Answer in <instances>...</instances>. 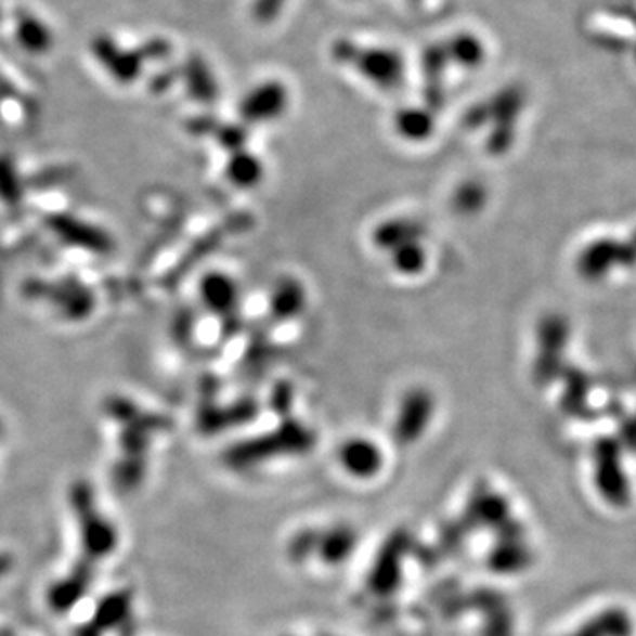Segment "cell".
Instances as JSON below:
<instances>
[{
    "mask_svg": "<svg viewBox=\"0 0 636 636\" xmlns=\"http://www.w3.org/2000/svg\"><path fill=\"white\" fill-rule=\"evenodd\" d=\"M290 94L280 80H265L246 92L239 103V117L246 125L271 122L287 112Z\"/></svg>",
    "mask_w": 636,
    "mask_h": 636,
    "instance_id": "obj_4",
    "label": "cell"
},
{
    "mask_svg": "<svg viewBox=\"0 0 636 636\" xmlns=\"http://www.w3.org/2000/svg\"><path fill=\"white\" fill-rule=\"evenodd\" d=\"M330 57L336 64L354 69L366 82L382 91H394L405 78V59L394 49L340 38L330 47Z\"/></svg>",
    "mask_w": 636,
    "mask_h": 636,
    "instance_id": "obj_1",
    "label": "cell"
},
{
    "mask_svg": "<svg viewBox=\"0 0 636 636\" xmlns=\"http://www.w3.org/2000/svg\"><path fill=\"white\" fill-rule=\"evenodd\" d=\"M412 548V540L407 532H392L391 536L386 540L382 548L378 551L375 559L374 570L369 573V588L377 596H389L394 593V588L400 585L402 580L403 559Z\"/></svg>",
    "mask_w": 636,
    "mask_h": 636,
    "instance_id": "obj_3",
    "label": "cell"
},
{
    "mask_svg": "<svg viewBox=\"0 0 636 636\" xmlns=\"http://www.w3.org/2000/svg\"><path fill=\"white\" fill-rule=\"evenodd\" d=\"M465 529L464 522L451 523L442 529L441 541L444 548H455L462 541H464Z\"/></svg>",
    "mask_w": 636,
    "mask_h": 636,
    "instance_id": "obj_24",
    "label": "cell"
},
{
    "mask_svg": "<svg viewBox=\"0 0 636 636\" xmlns=\"http://www.w3.org/2000/svg\"><path fill=\"white\" fill-rule=\"evenodd\" d=\"M322 636H329V635H322Z\"/></svg>",
    "mask_w": 636,
    "mask_h": 636,
    "instance_id": "obj_25",
    "label": "cell"
},
{
    "mask_svg": "<svg viewBox=\"0 0 636 636\" xmlns=\"http://www.w3.org/2000/svg\"><path fill=\"white\" fill-rule=\"evenodd\" d=\"M489 564L498 573H517L531 564V551L520 540H503L490 555Z\"/></svg>",
    "mask_w": 636,
    "mask_h": 636,
    "instance_id": "obj_14",
    "label": "cell"
},
{
    "mask_svg": "<svg viewBox=\"0 0 636 636\" xmlns=\"http://www.w3.org/2000/svg\"><path fill=\"white\" fill-rule=\"evenodd\" d=\"M216 137L223 147L229 148L230 153H239V151H245L248 130L245 125L218 126Z\"/></svg>",
    "mask_w": 636,
    "mask_h": 636,
    "instance_id": "obj_22",
    "label": "cell"
},
{
    "mask_svg": "<svg viewBox=\"0 0 636 636\" xmlns=\"http://www.w3.org/2000/svg\"><path fill=\"white\" fill-rule=\"evenodd\" d=\"M182 75L186 78L187 91L200 103H215L220 96V83L212 67L206 59L193 55L182 67Z\"/></svg>",
    "mask_w": 636,
    "mask_h": 636,
    "instance_id": "obj_9",
    "label": "cell"
},
{
    "mask_svg": "<svg viewBox=\"0 0 636 636\" xmlns=\"http://www.w3.org/2000/svg\"><path fill=\"white\" fill-rule=\"evenodd\" d=\"M302 301H304V296H302L301 287L296 282H283L274 293V313L282 319H288V316L299 313Z\"/></svg>",
    "mask_w": 636,
    "mask_h": 636,
    "instance_id": "obj_16",
    "label": "cell"
},
{
    "mask_svg": "<svg viewBox=\"0 0 636 636\" xmlns=\"http://www.w3.org/2000/svg\"><path fill=\"white\" fill-rule=\"evenodd\" d=\"M419 63H421V75L425 80L423 91H425L426 105L430 111H439L444 105V78L451 64L444 41L428 44L426 49H423Z\"/></svg>",
    "mask_w": 636,
    "mask_h": 636,
    "instance_id": "obj_5",
    "label": "cell"
},
{
    "mask_svg": "<svg viewBox=\"0 0 636 636\" xmlns=\"http://www.w3.org/2000/svg\"><path fill=\"white\" fill-rule=\"evenodd\" d=\"M229 178L237 186H254L262 178V165L251 154L239 151L229 161Z\"/></svg>",
    "mask_w": 636,
    "mask_h": 636,
    "instance_id": "obj_15",
    "label": "cell"
},
{
    "mask_svg": "<svg viewBox=\"0 0 636 636\" xmlns=\"http://www.w3.org/2000/svg\"><path fill=\"white\" fill-rule=\"evenodd\" d=\"M444 47L450 63L469 69V72L483 66L486 61V47L478 34L462 30L444 41Z\"/></svg>",
    "mask_w": 636,
    "mask_h": 636,
    "instance_id": "obj_10",
    "label": "cell"
},
{
    "mask_svg": "<svg viewBox=\"0 0 636 636\" xmlns=\"http://www.w3.org/2000/svg\"><path fill=\"white\" fill-rule=\"evenodd\" d=\"M433 403L431 397L425 391H414L405 398L400 417H398L397 437L403 444L416 442L430 421Z\"/></svg>",
    "mask_w": 636,
    "mask_h": 636,
    "instance_id": "obj_6",
    "label": "cell"
},
{
    "mask_svg": "<svg viewBox=\"0 0 636 636\" xmlns=\"http://www.w3.org/2000/svg\"><path fill=\"white\" fill-rule=\"evenodd\" d=\"M633 621L621 608H610L579 627L571 636H632Z\"/></svg>",
    "mask_w": 636,
    "mask_h": 636,
    "instance_id": "obj_12",
    "label": "cell"
},
{
    "mask_svg": "<svg viewBox=\"0 0 636 636\" xmlns=\"http://www.w3.org/2000/svg\"><path fill=\"white\" fill-rule=\"evenodd\" d=\"M489 615V622L484 627V636H512V621L511 615L507 613L506 605L493 608Z\"/></svg>",
    "mask_w": 636,
    "mask_h": 636,
    "instance_id": "obj_23",
    "label": "cell"
},
{
    "mask_svg": "<svg viewBox=\"0 0 636 636\" xmlns=\"http://www.w3.org/2000/svg\"><path fill=\"white\" fill-rule=\"evenodd\" d=\"M355 545H358V534L354 529L349 525H336L321 534L319 554L327 564H340L349 559L355 550Z\"/></svg>",
    "mask_w": 636,
    "mask_h": 636,
    "instance_id": "obj_11",
    "label": "cell"
},
{
    "mask_svg": "<svg viewBox=\"0 0 636 636\" xmlns=\"http://www.w3.org/2000/svg\"><path fill=\"white\" fill-rule=\"evenodd\" d=\"M392 259H394V265H397L398 271H402V273L414 274L421 271L423 265H425V254L417 246L416 241H411V243H405V245L394 248Z\"/></svg>",
    "mask_w": 636,
    "mask_h": 636,
    "instance_id": "obj_19",
    "label": "cell"
},
{
    "mask_svg": "<svg viewBox=\"0 0 636 636\" xmlns=\"http://www.w3.org/2000/svg\"><path fill=\"white\" fill-rule=\"evenodd\" d=\"M341 465L355 478H372L382 467V453L374 442L352 439L345 442L340 453Z\"/></svg>",
    "mask_w": 636,
    "mask_h": 636,
    "instance_id": "obj_7",
    "label": "cell"
},
{
    "mask_svg": "<svg viewBox=\"0 0 636 636\" xmlns=\"http://www.w3.org/2000/svg\"><path fill=\"white\" fill-rule=\"evenodd\" d=\"M394 128L398 133L402 134L403 139L412 140V142H421L428 139L433 133L436 128V119L431 114L430 108H417V106H408L402 108L394 115Z\"/></svg>",
    "mask_w": 636,
    "mask_h": 636,
    "instance_id": "obj_13",
    "label": "cell"
},
{
    "mask_svg": "<svg viewBox=\"0 0 636 636\" xmlns=\"http://www.w3.org/2000/svg\"><path fill=\"white\" fill-rule=\"evenodd\" d=\"M206 299L218 310H229L235 302V287L229 277H209L206 283Z\"/></svg>",
    "mask_w": 636,
    "mask_h": 636,
    "instance_id": "obj_17",
    "label": "cell"
},
{
    "mask_svg": "<svg viewBox=\"0 0 636 636\" xmlns=\"http://www.w3.org/2000/svg\"><path fill=\"white\" fill-rule=\"evenodd\" d=\"M417 239V229L412 223L405 221H397L391 225L382 226L378 230L377 243L384 245L386 248H398V246L411 243Z\"/></svg>",
    "mask_w": 636,
    "mask_h": 636,
    "instance_id": "obj_18",
    "label": "cell"
},
{
    "mask_svg": "<svg viewBox=\"0 0 636 636\" xmlns=\"http://www.w3.org/2000/svg\"><path fill=\"white\" fill-rule=\"evenodd\" d=\"M319 543H321V532L307 529V531H301L299 534H296L293 541L288 543V555L296 562H302L313 551H319Z\"/></svg>",
    "mask_w": 636,
    "mask_h": 636,
    "instance_id": "obj_20",
    "label": "cell"
},
{
    "mask_svg": "<svg viewBox=\"0 0 636 636\" xmlns=\"http://www.w3.org/2000/svg\"><path fill=\"white\" fill-rule=\"evenodd\" d=\"M313 437L301 426H285L271 437H260L259 441L235 445L229 453L230 464L237 469H246L248 465L276 455H299L310 450Z\"/></svg>",
    "mask_w": 636,
    "mask_h": 636,
    "instance_id": "obj_2",
    "label": "cell"
},
{
    "mask_svg": "<svg viewBox=\"0 0 636 636\" xmlns=\"http://www.w3.org/2000/svg\"><path fill=\"white\" fill-rule=\"evenodd\" d=\"M287 4L288 0H254L249 13L257 24L273 25L280 20Z\"/></svg>",
    "mask_w": 636,
    "mask_h": 636,
    "instance_id": "obj_21",
    "label": "cell"
},
{
    "mask_svg": "<svg viewBox=\"0 0 636 636\" xmlns=\"http://www.w3.org/2000/svg\"><path fill=\"white\" fill-rule=\"evenodd\" d=\"M509 522V509L507 503L497 493L483 492L473 493L470 501L469 511L465 518L464 525L469 527H501Z\"/></svg>",
    "mask_w": 636,
    "mask_h": 636,
    "instance_id": "obj_8",
    "label": "cell"
}]
</instances>
